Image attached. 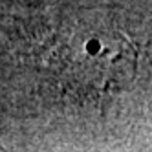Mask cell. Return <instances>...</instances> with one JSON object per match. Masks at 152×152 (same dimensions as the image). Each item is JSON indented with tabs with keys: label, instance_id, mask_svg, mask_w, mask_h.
Returning a JSON list of instances; mask_svg holds the SVG:
<instances>
[{
	"label": "cell",
	"instance_id": "6da1fadb",
	"mask_svg": "<svg viewBox=\"0 0 152 152\" xmlns=\"http://www.w3.org/2000/svg\"><path fill=\"white\" fill-rule=\"evenodd\" d=\"M0 152H9V150H7V148L2 145V141H0Z\"/></svg>",
	"mask_w": 152,
	"mask_h": 152
}]
</instances>
